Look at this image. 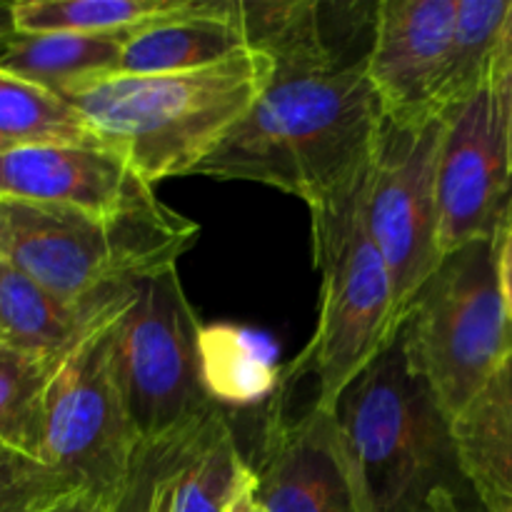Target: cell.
<instances>
[{
  "mask_svg": "<svg viewBox=\"0 0 512 512\" xmlns=\"http://www.w3.org/2000/svg\"><path fill=\"white\" fill-rule=\"evenodd\" d=\"M3 150H10V148H8V145H3V143H0V153H3Z\"/></svg>",
  "mask_w": 512,
  "mask_h": 512,
  "instance_id": "obj_32",
  "label": "cell"
},
{
  "mask_svg": "<svg viewBox=\"0 0 512 512\" xmlns=\"http://www.w3.org/2000/svg\"><path fill=\"white\" fill-rule=\"evenodd\" d=\"M458 0H380L368 78L385 118L420 123L438 113Z\"/></svg>",
  "mask_w": 512,
  "mask_h": 512,
  "instance_id": "obj_12",
  "label": "cell"
},
{
  "mask_svg": "<svg viewBox=\"0 0 512 512\" xmlns=\"http://www.w3.org/2000/svg\"><path fill=\"white\" fill-rule=\"evenodd\" d=\"M493 78H512V3L503 25V35H500L498 55H495L493 65Z\"/></svg>",
  "mask_w": 512,
  "mask_h": 512,
  "instance_id": "obj_27",
  "label": "cell"
},
{
  "mask_svg": "<svg viewBox=\"0 0 512 512\" xmlns=\"http://www.w3.org/2000/svg\"><path fill=\"white\" fill-rule=\"evenodd\" d=\"M133 290L78 303L0 263V343L63 363L65 355L128 305Z\"/></svg>",
  "mask_w": 512,
  "mask_h": 512,
  "instance_id": "obj_14",
  "label": "cell"
},
{
  "mask_svg": "<svg viewBox=\"0 0 512 512\" xmlns=\"http://www.w3.org/2000/svg\"><path fill=\"white\" fill-rule=\"evenodd\" d=\"M0 200L65 205L98 215L153 208V185L105 145H25L0 153Z\"/></svg>",
  "mask_w": 512,
  "mask_h": 512,
  "instance_id": "obj_13",
  "label": "cell"
},
{
  "mask_svg": "<svg viewBox=\"0 0 512 512\" xmlns=\"http://www.w3.org/2000/svg\"><path fill=\"white\" fill-rule=\"evenodd\" d=\"M498 83L500 95H503V108H505V130H508V153L512 165V78H495Z\"/></svg>",
  "mask_w": 512,
  "mask_h": 512,
  "instance_id": "obj_30",
  "label": "cell"
},
{
  "mask_svg": "<svg viewBox=\"0 0 512 512\" xmlns=\"http://www.w3.org/2000/svg\"><path fill=\"white\" fill-rule=\"evenodd\" d=\"M15 35H18V30H15L13 20V3H0V58L10 48Z\"/></svg>",
  "mask_w": 512,
  "mask_h": 512,
  "instance_id": "obj_29",
  "label": "cell"
},
{
  "mask_svg": "<svg viewBox=\"0 0 512 512\" xmlns=\"http://www.w3.org/2000/svg\"><path fill=\"white\" fill-rule=\"evenodd\" d=\"M193 0H23L13 3L15 30L38 33H128L173 18Z\"/></svg>",
  "mask_w": 512,
  "mask_h": 512,
  "instance_id": "obj_20",
  "label": "cell"
},
{
  "mask_svg": "<svg viewBox=\"0 0 512 512\" xmlns=\"http://www.w3.org/2000/svg\"><path fill=\"white\" fill-rule=\"evenodd\" d=\"M460 470L483 512H512V355L453 420Z\"/></svg>",
  "mask_w": 512,
  "mask_h": 512,
  "instance_id": "obj_16",
  "label": "cell"
},
{
  "mask_svg": "<svg viewBox=\"0 0 512 512\" xmlns=\"http://www.w3.org/2000/svg\"><path fill=\"white\" fill-rule=\"evenodd\" d=\"M250 50L238 0H198L173 18L135 30L115 75H165L208 68Z\"/></svg>",
  "mask_w": 512,
  "mask_h": 512,
  "instance_id": "obj_15",
  "label": "cell"
},
{
  "mask_svg": "<svg viewBox=\"0 0 512 512\" xmlns=\"http://www.w3.org/2000/svg\"><path fill=\"white\" fill-rule=\"evenodd\" d=\"M430 512H483L478 503L455 498L453 493H438L430 500Z\"/></svg>",
  "mask_w": 512,
  "mask_h": 512,
  "instance_id": "obj_28",
  "label": "cell"
},
{
  "mask_svg": "<svg viewBox=\"0 0 512 512\" xmlns=\"http://www.w3.org/2000/svg\"><path fill=\"white\" fill-rule=\"evenodd\" d=\"M365 190L368 178L353 195L310 213L313 258L323 278L318 325L280 383L290 388L313 378V405L328 413L400 330L393 280L365 223Z\"/></svg>",
  "mask_w": 512,
  "mask_h": 512,
  "instance_id": "obj_5",
  "label": "cell"
},
{
  "mask_svg": "<svg viewBox=\"0 0 512 512\" xmlns=\"http://www.w3.org/2000/svg\"><path fill=\"white\" fill-rule=\"evenodd\" d=\"M83 490L60 470L0 445V512H55Z\"/></svg>",
  "mask_w": 512,
  "mask_h": 512,
  "instance_id": "obj_24",
  "label": "cell"
},
{
  "mask_svg": "<svg viewBox=\"0 0 512 512\" xmlns=\"http://www.w3.org/2000/svg\"><path fill=\"white\" fill-rule=\"evenodd\" d=\"M245 468L248 460L240 455L223 410L210 420L180 470L173 512H225Z\"/></svg>",
  "mask_w": 512,
  "mask_h": 512,
  "instance_id": "obj_23",
  "label": "cell"
},
{
  "mask_svg": "<svg viewBox=\"0 0 512 512\" xmlns=\"http://www.w3.org/2000/svg\"><path fill=\"white\" fill-rule=\"evenodd\" d=\"M0 143L8 148L105 145L68 100L3 68H0Z\"/></svg>",
  "mask_w": 512,
  "mask_h": 512,
  "instance_id": "obj_19",
  "label": "cell"
},
{
  "mask_svg": "<svg viewBox=\"0 0 512 512\" xmlns=\"http://www.w3.org/2000/svg\"><path fill=\"white\" fill-rule=\"evenodd\" d=\"M60 363L0 343V445L43 463L45 398Z\"/></svg>",
  "mask_w": 512,
  "mask_h": 512,
  "instance_id": "obj_21",
  "label": "cell"
},
{
  "mask_svg": "<svg viewBox=\"0 0 512 512\" xmlns=\"http://www.w3.org/2000/svg\"><path fill=\"white\" fill-rule=\"evenodd\" d=\"M120 313L65 355L45 398L43 463L68 475L105 512L120 510L138 458L115 363Z\"/></svg>",
  "mask_w": 512,
  "mask_h": 512,
  "instance_id": "obj_8",
  "label": "cell"
},
{
  "mask_svg": "<svg viewBox=\"0 0 512 512\" xmlns=\"http://www.w3.org/2000/svg\"><path fill=\"white\" fill-rule=\"evenodd\" d=\"M133 33H18L0 58V68L60 95L118 73L120 55Z\"/></svg>",
  "mask_w": 512,
  "mask_h": 512,
  "instance_id": "obj_18",
  "label": "cell"
},
{
  "mask_svg": "<svg viewBox=\"0 0 512 512\" xmlns=\"http://www.w3.org/2000/svg\"><path fill=\"white\" fill-rule=\"evenodd\" d=\"M278 345L260 330L233 323L203 325L200 375L213 403L253 408L273 398L283 383Z\"/></svg>",
  "mask_w": 512,
  "mask_h": 512,
  "instance_id": "obj_17",
  "label": "cell"
},
{
  "mask_svg": "<svg viewBox=\"0 0 512 512\" xmlns=\"http://www.w3.org/2000/svg\"><path fill=\"white\" fill-rule=\"evenodd\" d=\"M335 418L375 512H430L438 493L478 503L460 470L453 420L410 370L398 338L340 395Z\"/></svg>",
  "mask_w": 512,
  "mask_h": 512,
  "instance_id": "obj_4",
  "label": "cell"
},
{
  "mask_svg": "<svg viewBox=\"0 0 512 512\" xmlns=\"http://www.w3.org/2000/svg\"><path fill=\"white\" fill-rule=\"evenodd\" d=\"M495 265H498V283L505 303V313H508L512 323V220L498 238V243H495Z\"/></svg>",
  "mask_w": 512,
  "mask_h": 512,
  "instance_id": "obj_25",
  "label": "cell"
},
{
  "mask_svg": "<svg viewBox=\"0 0 512 512\" xmlns=\"http://www.w3.org/2000/svg\"><path fill=\"white\" fill-rule=\"evenodd\" d=\"M200 325L178 268L135 285L115 328V363L138 455L158 450L220 413L200 375Z\"/></svg>",
  "mask_w": 512,
  "mask_h": 512,
  "instance_id": "obj_7",
  "label": "cell"
},
{
  "mask_svg": "<svg viewBox=\"0 0 512 512\" xmlns=\"http://www.w3.org/2000/svg\"><path fill=\"white\" fill-rule=\"evenodd\" d=\"M225 512H268L265 510L263 500L258 498V478H255V470L250 463L248 468L243 470V475H240L238 488H235Z\"/></svg>",
  "mask_w": 512,
  "mask_h": 512,
  "instance_id": "obj_26",
  "label": "cell"
},
{
  "mask_svg": "<svg viewBox=\"0 0 512 512\" xmlns=\"http://www.w3.org/2000/svg\"><path fill=\"white\" fill-rule=\"evenodd\" d=\"M443 133V115L420 123L385 118L368 173L365 223L388 265L400 325L415 295L443 263L438 208Z\"/></svg>",
  "mask_w": 512,
  "mask_h": 512,
  "instance_id": "obj_9",
  "label": "cell"
},
{
  "mask_svg": "<svg viewBox=\"0 0 512 512\" xmlns=\"http://www.w3.org/2000/svg\"><path fill=\"white\" fill-rule=\"evenodd\" d=\"M273 60L243 50L188 73L108 75L60 93L150 185L190 175L248 115Z\"/></svg>",
  "mask_w": 512,
  "mask_h": 512,
  "instance_id": "obj_2",
  "label": "cell"
},
{
  "mask_svg": "<svg viewBox=\"0 0 512 512\" xmlns=\"http://www.w3.org/2000/svg\"><path fill=\"white\" fill-rule=\"evenodd\" d=\"M512 0H458L448 70L438 95V113L458 108L493 78L500 35Z\"/></svg>",
  "mask_w": 512,
  "mask_h": 512,
  "instance_id": "obj_22",
  "label": "cell"
},
{
  "mask_svg": "<svg viewBox=\"0 0 512 512\" xmlns=\"http://www.w3.org/2000/svg\"><path fill=\"white\" fill-rule=\"evenodd\" d=\"M253 470L268 512H375L338 418L318 405L288 415L273 395Z\"/></svg>",
  "mask_w": 512,
  "mask_h": 512,
  "instance_id": "obj_11",
  "label": "cell"
},
{
  "mask_svg": "<svg viewBox=\"0 0 512 512\" xmlns=\"http://www.w3.org/2000/svg\"><path fill=\"white\" fill-rule=\"evenodd\" d=\"M200 225L165 203L118 215L0 200V263L68 300L128 293L188 253Z\"/></svg>",
  "mask_w": 512,
  "mask_h": 512,
  "instance_id": "obj_3",
  "label": "cell"
},
{
  "mask_svg": "<svg viewBox=\"0 0 512 512\" xmlns=\"http://www.w3.org/2000/svg\"><path fill=\"white\" fill-rule=\"evenodd\" d=\"M55 512H105V510L100 508L95 500H90L88 495H75L73 500H68L63 508H58Z\"/></svg>",
  "mask_w": 512,
  "mask_h": 512,
  "instance_id": "obj_31",
  "label": "cell"
},
{
  "mask_svg": "<svg viewBox=\"0 0 512 512\" xmlns=\"http://www.w3.org/2000/svg\"><path fill=\"white\" fill-rule=\"evenodd\" d=\"M383 120L368 63L275 65L248 115L190 175L270 185L318 213L365 183Z\"/></svg>",
  "mask_w": 512,
  "mask_h": 512,
  "instance_id": "obj_1",
  "label": "cell"
},
{
  "mask_svg": "<svg viewBox=\"0 0 512 512\" xmlns=\"http://www.w3.org/2000/svg\"><path fill=\"white\" fill-rule=\"evenodd\" d=\"M410 370L430 385L450 420L512 355L495 265V240H475L443 258L398 330Z\"/></svg>",
  "mask_w": 512,
  "mask_h": 512,
  "instance_id": "obj_6",
  "label": "cell"
},
{
  "mask_svg": "<svg viewBox=\"0 0 512 512\" xmlns=\"http://www.w3.org/2000/svg\"><path fill=\"white\" fill-rule=\"evenodd\" d=\"M443 118L438 208L445 258L475 240L498 243L512 220V165L503 95L495 78Z\"/></svg>",
  "mask_w": 512,
  "mask_h": 512,
  "instance_id": "obj_10",
  "label": "cell"
}]
</instances>
